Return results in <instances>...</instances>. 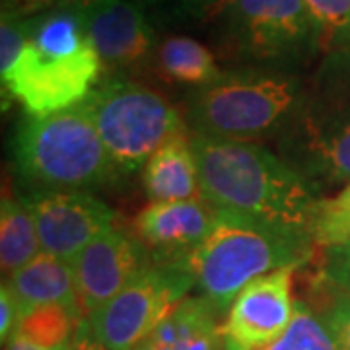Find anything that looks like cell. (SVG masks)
<instances>
[{
  "instance_id": "1",
  "label": "cell",
  "mask_w": 350,
  "mask_h": 350,
  "mask_svg": "<svg viewBox=\"0 0 350 350\" xmlns=\"http://www.w3.org/2000/svg\"><path fill=\"white\" fill-rule=\"evenodd\" d=\"M191 140L202 199L214 208L312 238L323 199L276 152L251 140L202 135Z\"/></svg>"
},
{
  "instance_id": "2",
  "label": "cell",
  "mask_w": 350,
  "mask_h": 350,
  "mask_svg": "<svg viewBox=\"0 0 350 350\" xmlns=\"http://www.w3.org/2000/svg\"><path fill=\"white\" fill-rule=\"evenodd\" d=\"M101 68L84 16L53 8L27 18L25 47L2 72V88L29 117H45L80 105L100 84Z\"/></svg>"
},
{
  "instance_id": "3",
  "label": "cell",
  "mask_w": 350,
  "mask_h": 350,
  "mask_svg": "<svg viewBox=\"0 0 350 350\" xmlns=\"http://www.w3.org/2000/svg\"><path fill=\"white\" fill-rule=\"evenodd\" d=\"M313 247L308 236L218 211L213 232L185 259V269L202 296L228 313L250 282L284 267H304Z\"/></svg>"
},
{
  "instance_id": "4",
  "label": "cell",
  "mask_w": 350,
  "mask_h": 350,
  "mask_svg": "<svg viewBox=\"0 0 350 350\" xmlns=\"http://www.w3.org/2000/svg\"><path fill=\"white\" fill-rule=\"evenodd\" d=\"M276 154L317 193L350 183V59L325 64L275 135Z\"/></svg>"
},
{
  "instance_id": "5",
  "label": "cell",
  "mask_w": 350,
  "mask_h": 350,
  "mask_svg": "<svg viewBox=\"0 0 350 350\" xmlns=\"http://www.w3.org/2000/svg\"><path fill=\"white\" fill-rule=\"evenodd\" d=\"M14 160L39 191H84L115 174L84 101L45 117L27 115L14 138Z\"/></svg>"
},
{
  "instance_id": "6",
  "label": "cell",
  "mask_w": 350,
  "mask_h": 350,
  "mask_svg": "<svg viewBox=\"0 0 350 350\" xmlns=\"http://www.w3.org/2000/svg\"><path fill=\"white\" fill-rule=\"evenodd\" d=\"M306 84L280 68L224 72L189 101L195 135L251 140L276 135L298 107Z\"/></svg>"
},
{
  "instance_id": "7",
  "label": "cell",
  "mask_w": 350,
  "mask_h": 350,
  "mask_svg": "<svg viewBox=\"0 0 350 350\" xmlns=\"http://www.w3.org/2000/svg\"><path fill=\"white\" fill-rule=\"evenodd\" d=\"M84 103L115 172L137 170L165 142L185 135V123L174 105L162 94L138 82L105 80Z\"/></svg>"
},
{
  "instance_id": "8",
  "label": "cell",
  "mask_w": 350,
  "mask_h": 350,
  "mask_svg": "<svg viewBox=\"0 0 350 350\" xmlns=\"http://www.w3.org/2000/svg\"><path fill=\"white\" fill-rule=\"evenodd\" d=\"M195 286L185 262L144 267L113 300L88 317L103 350H138Z\"/></svg>"
},
{
  "instance_id": "9",
  "label": "cell",
  "mask_w": 350,
  "mask_h": 350,
  "mask_svg": "<svg viewBox=\"0 0 350 350\" xmlns=\"http://www.w3.org/2000/svg\"><path fill=\"white\" fill-rule=\"evenodd\" d=\"M224 31L230 51L251 61L294 63L323 43L304 0H238Z\"/></svg>"
},
{
  "instance_id": "10",
  "label": "cell",
  "mask_w": 350,
  "mask_h": 350,
  "mask_svg": "<svg viewBox=\"0 0 350 350\" xmlns=\"http://www.w3.org/2000/svg\"><path fill=\"white\" fill-rule=\"evenodd\" d=\"M22 200L33 216L41 253L68 262L115 220L111 208L86 191H36Z\"/></svg>"
},
{
  "instance_id": "11",
  "label": "cell",
  "mask_w": 350,
  "mask_h": 350,
  "mask_svg": "<svg viewBox=\"0 0 350 350\" xmlns=\"http://www.w3.org/2000/svg\"><path fill=\"white\" fill-rule=\"evenodd\" d=\"M296 271L298 267H284L243 288L226 313V338L247 350L273 345L294 317L292 282Z\"/></svg>"
},
{
  "instance_id": "12",
  "label": "cell",
  "mask_w": 350,
  "mask_h": 350,
  "mask_svg": "<svg viewBox=\"0 0 350 350\" xmlns=\"http://www.w3.org/2000/svg\"><path fill=\"white\" fill-rule=\"evenodd\" d=\"M76 298L84 317L113 300L146 267L137 239L111 228L70 261Z\"/></svg>"
},
{
  "instance_id": "13",
  "label": "cell",
  "mask_w": 350,
  "mask_h": 350,
  "mask_svg": "<svg viewBox=\"0 0 350 350\" xmlns=\"http://www.w3.org/2000/svg\"><path fill=\"white\" fill-rule=\"evenodd\" d=\"M84 20L92 45L105 68L133 70L150 61L154 29L138 2L113 0L88 14Z\"/></svg>"
},
{
  "instance_id": "14",
  "label": "cell",
  "mask_w": 350,
  "mask_h": 350,
  "mask_svg": "<svg viewBox=\"0 0 350 350\" xmlns=\"http://www.w3.org/2000/svg\"><path fill=\"white\" fill-rule=\"evenodd\" d=\"M218 208L208 200H167L150 202L135 220L138 238L148 247L185 262L213 232Z\"/></svg>"
},
{
  "instance_id": "15",
  "label": "cell",
  "mask_w": 350,
  "mask_h": 350,
  "mask_svg": "<svg viewBox=\"0 0 350 350\" xmlns=\"http://www.w3.org/2000/svg\"><path fill=\"white\" fill-rule=\"evenodd\" d=\"M220 315L204 296L185 298L138 350H226Z\"/></svg>"
},
{
  "instance_id": "16",
  "label": "cell",
  "mask_w": 350,
  "mask_h": 350,
  "mask_svg": "<svg viewBox=\"0 0 350 350\" xmlns=\"http://www.w3.org/2000/svg\"><path fill=\"white\" fill-rule=\"evenodd\" d=\"M142 183L152 202L202 199L193 140L183 135L154 152L144 163Z\"/></svg>"
},
{
  "instance_id": "17",
  "label": "cell",
  "mask_w": 350,
  "mask_h": 350,
  "mask_svg": "<svg viewBox=\"0 0 350 350\" xmlns=\"http://www.w3.org/2000/svg\"><path fill=\"white\" fill-rule=\"evenodd\" d=\"M22 313L45 304H78L70 262L47 253L18 269L4 280Z\"/></svg>"
},
{
  "instance_id": "18",
  "label": "cell",
  "mask_w": 350,
  "mask_h": 350,
  "mask_svg": "<svg viewBox=\"0 0 350 350\" xmlns=\"http://www.w3.org/2000/svg\"><path fill=\"white\" fill-rule=\"evenodd\" d=\"M156 64L163 78L185 84L204 88L224 75L208 47L187 36L165 38L156 49Z\"/></svg>"
},
{
  "instance_id": "19",
  "label": "cell",
  "mask_w": 350,
  "mask_h": 350,
  "mask_svg": "<svg viewBox=\"0 0 350 350\" xmlns=\"http://www.w3.org/2000/svg\"><path fill=\"white\" fill-rule=\"evenodd\" d=\"M84 321L78 304H45L22 313L14 337L43 350H66L75 345Z\"/></svg>"
},
{
  "instance_id": "20",
  "label": "cell",
  "mask_w": 350,
  "mask_h": 350,
  "mask_svg": "<svg viewBox=\"0 0 350 350\" xmlns=\"http://www.w3.org/2000/svg\"><path fill=\"white\" fill-rule=\"evenodd\" d=\"M41 253L38 228L24 200L4 197L0 206V267L4 275L36 259Z\"/></svg>"
},
{
  "instance_id": "21",
  "label": "cell",
  "mask_w": 350,
  "mask_h": 350,
  "mask_svg": "<svg viewBox=\"0 0 350 350\" xmlns=\"http://www.w3.org/2000/svg\"><path fill=\"white\" fill-rule=\"evenodd\" d=\"M262 350H337L325 321L308 301L296 300L286 331Z\"/></svg>"
},
{
  "instance_id": "22",
  "label": "cell",
  "mask_w": 350,
  "mask_h": 350,
  "mask_svg": "<svg viewBox=\"0 0 350 350\" xmlns=\"http://www.w3.org/2000/svg\"><path fill=\"white\" fill-rule=\"evenodd\" d=\"M312 238L319 250L350 239V183L335 197L321 200L313 222Z\"/></svg>"
},
{
  "instance_id": "23",
  "label": "cell",
  "mask_w": 350,
  "mask_h": 350,
  "mask_svg": "<svg viewBox=\"0 0 350 350\" xmlns=\"http://www.w3.org/2000/svg\"><path fill=\"white\" fill-rule=\"evenodd\" d=\"M323 43H350V0H304Z\"/></svg>"
},
{
  "instance_id": "24",
  "label": "cell",
  "mask_w": 350,
  "mask_h": 350,
  "mask_svg": "<svg viewBox=\"0 0 350 350\" xmlns=\"http://www.w3.org/2000/svg\"><path fill=\"white\" fill-rule=\"evenodd\" d=\"M321 278L337 294H350V239L323 247Z\"/></svg>"
},
{
  "instance_id": "25",
  "label": "cell",
  "mask_w": 350,
  "mask_h": 350,
  "mask_svg": "<svg viewBox=\"0 0 350 350\" xmlns=\"http://www.w3.org/2000/svg\"><path fill=\"white\" fill-rule=\"evenodd\" d=\"M27 41V18H16L10 14H2L0 20V75L6 72Z\"/></svg>"
},
{
  "instance_id": "26",
  "label": "cell",
  "mask_w": 350,
  "mask_h": 350,
  "mask_svg": "<svg viewBox=\"0 0 350 350\" xmlns=\"http://www.w3.org/2000/svg\"><path fill=\"white\" fill-rule=\"evenodd\" d=\"M238 0H172V10L191 24H208L224 18L236 6Z\"/></svg>"
},
{
  "instance_id": "27",
  "label": "cell",
  "mask_w": 350,
  "mask_h": 350,
  "mask_svg": "<svg viewBox=\"0 0 350 350\" xmlns=\"http://www.w3.org/2000/svg\"><path fill=\"white\" fill-rule=\"evenodd\" d=\"M319 315L331 331L337 350H350V294H337L325 312Z\"/></svg>"
},
{
  "instance_id": "28",
  "label": "cell",
  "mask_w": 350,
  "mask_h": 350,
  "mask_svg": "<svg viewBox=\"0 0 350 350\" xmlns=\"http://www.w3.org/2000/svg\"><path fill=\"white\" fill-rule=\"evenodd\" d=\"M20 317H22V310H20L18 301L12 296L10 288L2 282V288H0V338H2V345H6L16 335Z\"/></svg>"
},
{
  "instance_id": "29",
  "label": "cell",
  "mask_w": 350,
  "mask_h": 350,
  "mask_svg": "<svg viewBox=\"0 0 350 350\" xmlns=\"http://www.w3.org/2000/svg\"><path fill=\"white\" fill-rule=\"evenodd\" d=\"M59 0H2V14H10L16 18H33L43 12H49L57 6Z\"/></svg>"
},
{
  "instance_id": "30",
  "label": "cell",
  "mask_w": 350,
  "mask_h": 350,
  "mask_svg": "<svg viewBox=\"0 0 350 350\" xmlns=\"http://www.w3.org/2000/svg\"><path fill=\"white\" fill-rule=\"evenodd\" d=\"M113 0H59L55 8H61V10H70V12L80 14L86 18L88 14L98 10L103 4H109Z\"/></svg>"
},
{
  "instance_id": "31",
  "label": "cell",
  "mask_w": 350,
  "mask_h": 350,
  "mask_svg": "<svg viewBox=\"0 0 350 350\" xmlns=\"http://www.w3.org/2000/svg\"><path fill=\"white\" fill-rule=\"evenodd\" d=\"M72 350H103L101 349V345H98V340L92 337V333H90V329H88V321H84L82 327H80V333H78V337H76Z\"/></svg>"
},
{
  "instance_id": "32",
  "label": "cell",
  "mask_w": 350,
  "mask_h": 350,
  "mask_svg": "<svg viewBox=\"0 0 350 350\" xmlns=\"http://www.w3.org/2000/svg\"><path fill=\"white\" fill-rule=\"evenodd\" d=\"M75 347V345H72ZM72 347L66 350H72ZM4 350H43V349H38V347H33V345H29L27 340L20 337H12L6 345H4Z\"/></svg>"
},
{
  "instance_id": "33",
  "label": "cell",
  "mask_w": 350,
  "mask_h": 350,
  "mask_svg": "<svg viewBox=\"0 0 350 350\" xmlns=\"http://www.w3.org/2000/svg\"><path fill=\"white\" fill-rule=\"evenodd\" d=\"M226 350H247V349H241L239 345H236V342H232V340H228V338H226Z\"/></svg>"
}]
</instances>
